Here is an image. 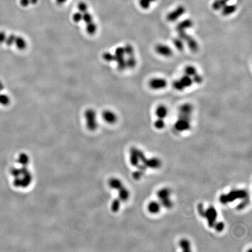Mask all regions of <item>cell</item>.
I'll return each mask as SVG.
<instances>
[{"instance_id": "7c38bea8", "label": "cell", "mask_w": 252, "mask_h": 252, "mask_svg": "<svg viewBox=\"0 0 252 252\" xmlns=\"http://www.w3.org/2000/svg\"><path fill=\"white\" fill-rule=\"evenodd\" d=\"M193 26V22L191 19H185L179 22L176 26V30L177 32L185 31L186 29L190 28Z\"/></svg>"}, {"instance_id": "9a60e30c", "label": "cell", "mask_w": 252, "mask_h": 252, "mask_svg": "<svg viewBox=\"0 0 252 252\" xmlns=\"http://www.w3.org/2000/svg\"><path fill=\"white\" fill-rule=\"evenodd\" d=\"M14 44L15 45L16 47L19 50H25L27 47V42L26 40L22 36H16L15 42Z\"/></svg>"}, {"instance_id": "83f0119b", "label": "cell", "mask_w": 252, "mask_h": 252, "mask_svg": "<svg viewBox=\"0 0 252 252\" xmlns=\"http://www.w3.org/2000/svg\"><path fill=\"white\" fill-rule=\"evenodd\" d=\"M10 103V98L5 94H0V104L4 106L9 105Z\"/></svg>"}, {"instance_id": "836d02e7", "label": "cell", "mask_w": 252, "mask_h": 252, "mask_svg": "<svg viewBox=\"0 0 252 252\" xmlns=\"http://www.w3.org/2000/svg\"><path fill=\"white\" fill-rule=\"evenodd\" d=\"M88 5L85 2H81L78 5V11H79L81 13H84L88 11Z\"/></svg>"}, {"instance_id": "4dcf8cb0", "label": "cell", "mask_w": 252, "mask_h": 252, "mask_svg": "<svg viewBox=\"0 0 252 252\" xmlns=\"http://www.w3.org/2000/svg\"><path fill=\"white\" fill-rule=\"evenodd\" d=\"M165 125V121H164V120L163 119L158 118V119H157L154 123L155 127L157 129H159V130H161V129H162L163 128H164Z\"/></svg>"}, {"instance_id": "b9f144b4", "label": "cell", "mask_w": 252, "mask_h": 252, "mask_svg": "<svg viewBox=\"0 0 252 252\" xmlns=\"http://www.w3.org/2000/svg\"><path fill=\"white\" fill-rule=\"evenodd\" d=\"M7 35L4 32H0V44L4 43L6 40Z\"/></svg>"}, {"instance_id": "277c9868", "label": "cell", "mask_w": 252, "mask_h": 252, "mask_svg": "<svg viewBox=\"0 0 252 252\" xmlns=\"http://www.w3.org/2000/svg\"><path fill=\"white\" fill-rule=\"evenodd\" d=\"M179 37L183 41L186 42L187 46L191 51L196 52L198 49V44L196 40L193 38L191 36L188 35L186 31L178 32Z\"/></svg>"}, {"instance_id": "9c48e42d", "label": "cell", "mask_w": 252, "mask_h": 252, "mask_svg": "<svg viewBox=\"0 0 252 252\" xmlns=\"http://www.w3.org/2000/svg\"><path fill=\"white\" fill-rule=\"evenodd\" d=\"M149 85L153 89H161L166 86L167 82L165 79L154 78L149 81Z\"/></svg>"}, {"instance_id": "cb8c5ba5", "label": "cell", "mask_w": 252, "mask_h": 252, "mask_svg": "<svg viewBox=\"0 0 252 252\" xmlns=\"http://www.w3.org/2000/svg\"><path fill=\"white\" fill-rule=\"evenodd\" d=\"M126 64L127 68H134L137 64V60L134 56H128V58L126 60Z\"/></svg>"}, {"instance_id": "1f68e13d", "label": "cell", "mask_w": 252, "mask_h": 252, "mask_svg": "<svg viewBox=\"0 0 252 252\" xmlns=\"http://www.w3.org/2000/svg\"><path fill=\"white\" fill-rule=\"evenodd\" d=\"M16 36L15 35H10L9 36H7L6 40L5 41L4 43H6V44L8 46H12V44H14L15 42V39H16Z\"/></svg>"}, {"instance_id": "74e56055", "label": "cell", "mask_w": 252, "mask_h": 252, "mask_svg": "<svg viewBox=\"0 0 252 252\" xmlns=\"http://www.w3.org/2000/svg\"><path fill=\"white\" fill-rule=\"evenodd\" d=\"M144 172L141 170L140 169H138V170L135 171L133 173V176L134 179L135 180H139L141 179V177L142 176V175L144 174Z\"/></svg>"}, {"instance_id": "bcb514c9", "label": "cell", "mask_w": 252, "mask_h": 252, "mask_svg": "<svg viewBox=\"0 0 252 252\" xmlns=\"http://www.w3.org/2000/svg\"><path fill=\"white\" fill-rule=\"evenodd\" d=\"M150 2H151V3H152V2H154L155 1H156V0H149Z\"/></svg>"}, {"instance_id": "4316f807", "label": "cell", "mask_w": 252, "mask_h": 252, "mask_svg": "<svg viewBox=\"0 0 252 252\" xmlns=\"http://www.w3.org/2000/svg\"><path fill=\"white\" fill-rule=\"evenodd\" d=\"M173 44H174L177 50H179L180 51H182L184 49V43L180 38L177 37V38L174 39H173Z\"/></svg>"}, {"instance_id": "e0dca14e", "label": "cell", "mask_w": 252, "mask_h": 252, "mask_svg": "<svg viewBox=\"0 0 252 252\" xmlns=\"http://www.w3.org/2000/svg\"><path fill=\"white\" fill-rule=\"evenodd\" d=\"M156 114L158 118L164 119L168 114V109L164 105L159 106L156 110Z\"/></svg>"}, {"instance_id": "3957f363", "label": "cell", "mask_w": 252, "mask_h": 252, "mask_svg": "<svg viewBox=\"0 0 252 252\" xmlns=\"http://www.w3.org/2000/svg\"><path fill=\"white\" fill-rule=\"evenodd\" d=\"M86 127L89 130H95L98 128V117L96 112L93 109H88L84 113Z\"/></svg>"}, {"instance_id": "8fae6325", "label": "cell", "mask_w": 252, "mask_h": 252, "mask_svg": "<svg viewBox=\"0 0 252 252\" xmlns=\"http://www.w3.org/2000/svg\"><path fill=\"white\" fill-rule=\"evenodd\" d=\"M130 161L131 164L134 166H138L140 165V160L137 154V149L132 148L130 149Z\"/></svg>"}, {"instance_id": "ffe728a7", "label": "cell", "mask_w": 252, "mask_h": 252, "mask_svg": "<svg viewBox=\"0 0 252 252\" xmlns=\"http://www.w3.org/2000/svg\"><path fill=\"white\" fill-rule=\"evenodd\" d=\"M193 106L190 103H185L182 105L179 108V113L191 115L193 112Z\"/></svg>"}, {"instance_id": "f1b7e54d", "label": "cell", "mask_w": 252, "mask_h": 252, "mask_svg": "<svg viewBox=\"0 0 252 252\" xmlns=\"http://www.w3.org/2000/svg\"><path fill=\"white\" fill-rule=\"evenodd\" d=\"M124 50L125 54L128 56H134V50L133 46L131 44H127L123 47Z\"/></svg>"}, {"instance_id": "60d3db41", "label": "cell", "mask_w": 252, "mask_h": 252, "mask_svg": "<svg viewBox=\"0 0 252 252\" xmlns=\"http://www.w3.org/2000/svg\"><path fill=\"white\" fill-rule=\"evenodd\" d=\"M197 209H198V214H199L200 216L204 218V213H205V210L204 209V206H203V204H201V203L199 204L198 205Z\"/></svg>"}, {"instance_id": "8992f818", "label": "cell", "mask_w": 252, "mask_h": 252, "mask_svg": "<svg viewBox=\"0 0 252 252\" xmlns=\"http://www.w3.org/2000/svg\"><path fill=\"white\" fill-rule=\"evenodd\" d=\"M185 11V8L183 5H179L167 15L166 19L169 22H175L184 14Z\"/></svg>"}, {"instance_id": "52a82bcc", "label": "cell", "mask_w": 252, "mask_h": 252, "mask_svg": "<svg viewBox=\"0 0 252 252\" xmlns=\"http://www.w3.org/2000/svg\"><path fill=\"white\" fill-rule=\"evenodd\" d=\"M102 117L106 123L110 124H114L117 120L116 114L110 110L107 109L104 110L102 112Z\"/></svg>"}, {"instance_id": "5bb4252c", "label": "cell", "mask_w": 252, "mask_h": 252, "mask_svg": "<svg viewBox=\"0 0 252 252\" xmlns=\"http://www.w3.org/2000/svg\"><path fill=\"white\" fill-rule=\"evenodd\" d=\"M161 206V204L157 201H151L148 204L147 208L150 213L155 214L159 212Z\"/></svg>"}, {"instance_id": "ac0fdd59", "label": "cell", "mask_w": 252, "mask_h": 252, "mask_svg": "<svg viewBox=\"0 0 252 252\" xmlns=\"http://www.w3.org/2000/svg\"><path fill=\"white\" fill-rule=\"evenodd\" d=\"M170 191L168 188H163L159 190L157 193V197L159 201L165 200L170 197Z\"/></svg>"}, {"instance_id": "e575fe53", "label": "cell", "mask_w": 252, "mask_h": 252, "mask_svg": "<svg viewBox=\"0 0 252 252\" xmlns=\"http://www.w3.org/2000/svg\"><path fill=\"white\" fill-rule=\"evenodd\" d=\"M151 2L149 0H139V5L144 9H148L151 5Z\"/></svg>"}, {"instance_id": "d4e9b609", "label": "cell", "mask_w": 252, "mask_h": 252, "mask_svg": "<svg viewBox=\"0 0 252 252\" xmlns=\"http://www.w3.org/2000/svg\"><path fill=\"white\" fill-rule=\"evenodd\" d=\"M82 21H84L86 25L94 22L92 15L88 11L82 13Z\"/></svg>"}, {"instance_id": "603a6c76", "label": "cell", "mask_w": 252, "mask_h": 252, "mask_svg": "<svg viewBox=\"0 0 252 252\" xmlns=\"http://www.w3.org/2000/svg\"><path fill=\"white\" fill-rule=\"evenodd\" d=\"M180 81L181 82L182 85L184 86V88L190 86L193 83V79L188 75H184L180 78Z\"/></svg>"}, {"instance_id": "7402d4cb", "label": "cell", "mask_w": 252, "mask_h": 252, "mask_svg": "<svg viewBox=\"0 0 252 252\" xmlns=\"http://www.w3.org/2000/svg\"><path fill=\"white\" fill-rule=\"evenodd\" d=\"M179 245L183 252H190L191 250L190 243L187 239H181L179 242Z\"/></svg>"}, {"instance_id": "7a4b0ae2", "label": "cell", "mask_w": 252, "mask_h": 252, "mask_svg": "<svg viewBox=\"0 0 252 252\" xmlns=\"http://www.w3.org/2000/svg\"><path fill=\"white\" fill-rule=\"evenodd\" d=\"M248 197L247 191L242 189L234 190L226 194H222L219 197V201L223 204L232 203L236 200L244 199Z\"/></svg>"}, {"instance_id": "ab89813d", "label": "cell", "mask_w": 252, "mask_h": 252, "mask_svg": "<svg viewBox=\"0 0 252 252\" xmlns=\"http://www.w3.org/2000/svg\"><path fill=\"white\" fill-rule=\"evenodd\" d=\"M248 203H249L248 197L243 199V201L238 205V207H237L238 209H239V210H242V209L244 208L248 204Z\"/></svg>"}, {"instance_id": "4fadbf2b", "label": "cell", "mask_w": 252, "mask_h": 252, "mask_svg": "<svg viewBox=\"0 0 252 252\" xmlns=\"http://www.w3.org/2000/svg\"><path fill=\"white\" fill-rule=\"evenodd\" d=\"M144 165H145L147 168L158 169L161 166V162L156 158H152L151 159H147Z\"/></svg>"}, {"instance_id": "f546056e", "label": "cell", "mask_w": 252, "mask_h": 252, "mask_svg": "<svg viewBox=\"0 0 252 252\" xmlns=\"http://www.w3.org/2000/svg\"><path fill=\"white\" fill-rule=\"evenodd\" d=\"M160 204H161V205H162L163 207L166 208H170L173 206V203L171 201L170 197L166 198L165 200H161L160 201Z\"/></svg>"}, {"instance_id": "ee69618b", "label": "cell", "mask_w": 252, "mask_h": 252, "mask_svg": "<svg viewBox=\"0 0 252 252\" xmlns=\"http://www.w3.org/2000/svg\"><path fill=\"white\" fill-rule=\"evenodd\" d=\"M56 1L58 4H60V5L64 4L67 1V0H56Z\"/></svg>"}, {"instance_id": "2e32d148", "label": "cell", "mask_w": 252, "mask_h": 252, "mask_svg": "<svg viewBox=\"0 0 252 252\" xmlns=\"http://www.w3.org/2000/svg\"><path fill=\"white\" fill-rule=\"evenodd\" d=\"M237 7L235 5H227L222 8V14L224 16H228L234 13L236 11Z\"/></svg>"}, {"instance_id": "30bf717a", "label": "cell", "mask_w": 252, "mask_h": 252, "mask_svg": "<svg viewBox=\"0 0 252 252\" xmlns=\"http://www.w3.org/2000/svg\"><path fill=\"white\" fill-rule=\"evenodd\" d=\"M155 50L156 53L161 56L165 57H169L172 54V50L169 46L166 45L159 44H158L156 47Z\"/></svg>"}, {"instance_id": "f6af8a7d", "label": "cell", "mask_w": 252, "mask_h": 252, "mask_svg": "<svg viewBox=\"0 0 252 252\" xmlns=\"http://www.w3.org/2000/svg\"><path fill=\"white\" fill-rule=\"evenodd\" d=\"M38 0H30V2L33 4H36Z\"/></svg>"}, {"instance_id": "7bdbcfd3", "label": "cell", "mask_w": 252, "mask_h": 252, "mask_svg": "<svg viewBox=\"0 0 252 252\" xmlns=\"http://www.w3.org/2000/svg\"><path fill=\"white\" fill-rule=\"evenodd\" d=\"M30 3V0H21V4L23 7H28Z\"/></svg>"}, {"instance_id": "f35d334b", "label": "cell", "mask_w": 252, "mask_h": 252, "mask_svg": "<svg viewBox=\"0 0 252 252\" xmlns=\"http://www.w3.org/2000/svg\"><path fill=\"white\" fill-rule=\"evenodd\" d=\"M193 81H194V82H196L197 84H201L203 82V77L201 75H199L197 73H196L193 76Z\"/></svg>"}, {"instance_id": "d6a6232c", "label": "cell", "mask_w": 252, "mask_h": 252, "mask_svg": "<svg viewBox=\"0 0 252 252\" xmlns=\"http://www.w3.org/2000/svg\"><path fill=\"white\" fill-rule=\"evenodd\" d=\"M72 20L75 23H79L82 21V13L78 11L72 15Z\"/></svg>"}, {"instance_id": "d590c367", "label": "cell", "mask_w": 252, "mask_h": 252, "mask_svg": "<svg viewBox=\"0 0 252 252\" xmlns=\"http://www.w3.org/2000/svg\"><path fill=\"white\" fill-rule=\"evenodd\" d=\"M214 228H215V229L218 232H222L224 230V228H225V224L224 222L219 221V222H216L215 224H214Z\"/></svg>"}, {"instance_id": "44dd1931", "label": "cell", "mask_w": 252, "mask_h": 252, "mask_svg": "<svg viewBox=\"0 0 252 252\" xmlns=\"http://www.w3.org/2000/svg\"><path fill=\"white\" fill-rule=\"evenodd\" d=\"M229 0H215L212 4V8L214 10H219L225 6Z\"/></svg>"}, {"instance_id": "8d00e7d4", "label": "cell", "mask_w": 252, "mask_h": 252, "mask_svg": "<svg viewBox=\"0 0 252 252\" xmlns=\"http://www.w3.org/2000/svg\"><path fill=\"white\" fill-rule=\"evenodd\" d=\"M173 87H174L175 89H176L177 91H183L185 88L184 87V86L182 85L181 82L180 81V80L179 81H174V82L173 84Z\"/></svg>"}, {"instance_id": "484cf974", "label": "cell", "mask_w": 252, "mask_h": 252, "mask_svg": "<svg viewBox=\"0 0 252 252\" xmlns=\"http://www.w3.org/2000/svg\"><path fill=\"white\" fill-rule=\"evenodd\" d=\"M184 73H185V75H188L189 77H191V76L193 77L197 73V70H196V68L194 67L193 66L189 65L185 68Z\"/></svg>"}, {"instance_id": "5b68a950", "label": "cell", "mask_w": 252, "mask_h": 252, "mask_svg": "<svg viewBox=\"0 0 252 252\" xmlns=\"http://www.w3.org/2000/svg\"><path fill=\"white\" fill-rule=\"evenodd\" d=\"M217 210L213 206H210L207 210H205L204 218L207 219L208 226L210 228L214 227V224L217 222Z\"/></svg>"}, {"instance_id": "ba28073f", "label": "cell", "mask_w": 252, "mask_h": 252, "mask_svg": "<svg viewBox=\"0 0 252 252\" xmlns=\"http://www.w3.org/2000/svg\"><path fill=\"white\" fill-rule=\"evenodd\" d=\"M175 129L178 131H184L190 128V120L179 118L175 124Z\"/></svg>"}, {"instance_id": "6da1fadb", "label": "cell", "mask_w": 252, "mask_h": 252, "mask_svg": "<svg viewBox=\"0 0 252 252\" xmlns=\"http://www.w3.org/2000/svg\"><path fill=\"white\" fill-rule=\"evenodd\" d=\"M26 166L24 165L21 169L18 168L14 170L12 172V175L15 178L14 182L19 187H24L28 185L29 186L32 180V174L26 167Z\"/></svg>"}, {"instance_id": "d6986e66", "label": "cell", "mask_w": 252, "mask_h": 252, "mask_svg": "<svg viewBox=\"0 0 252 252\" xmlns=\"http://www.w3.org/2000/svg\"><path fill=\"white\" fill-rule=\"evenodd\" d=\"M119 190V197L120 200L125 201L127 200L130 197V193L127 189L125 188L123 186L121 187L120 189H117Z\"/></svg>"}]
</instances>
